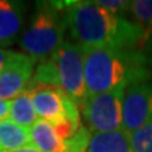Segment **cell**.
Wrapping results in <instances>:
<instances>
[{
    "mask_svg": "<svg viewBox=\"0 0 152 152\" xmlns=\"http://www.w3.org/2000/svg\"><path fill=\"white\" fill-rule=\"evenodd\" d=\"M67 26L71 38L83 48L138 50L148 39L140 24L96 1H67Z\"/></svg>",
    "mask_w": 152,
    "mask_h": 152,
    "instance_id": "6da1fadb",
    "label": "cell"
},
{
    "mask_svg": "<svg viewBox=\"0 0 152 152\" xmlns=\"http://www.w3.org/2000/svg\"><path fill=\"white\" fill-rule=\"evenodd\" d=\"M88 96L126 89L150 79L148 61L138 50L83 48Z\"/></svg>",
    "mask_w": 152,
    "mask_h": 152,
    "instance_id": "7a4b0ae2",
    "label": "cell"
},
{
    "mask_svg": "<svg viewBox=\"0 0 152 152\" xmlns=\"http://www.w3.org/2000/svg\"><path fill=\"white\" fill-rule=\"evenodd\" d=\"M36 84L52 85L62 89L81 107L88 99L83 47L65 39L48 58L36 66L29 85Z\"/></svg>",
    "mask_w": 152,
    "mask_h": 152,
    "instance_id": "3957f363",
    "label": "cell"
},
{
    "mask_svg": "<svg viewBox=\"0 0 152 152\" xmlns=\"http://www.w3.org/2000/svg\"><path fill=\"white\" fill-rule=\"evenodd\" d=\"M67 28V1H38L20 48L36 62H42L65 42Z\"/></svg>",
    "mask_w": 152,
    "mask_h": 152,
    "instance_id": "277c9868",
    "label": "cell"
},
{
    "mask_svg": "<svg viewBox=\"0 0 152 152\" xmlns=\"http://www.w3.org/2000/svg\"><path fill=\"white\" fill-rule=\"evenodd\" d=\"M38 119L47 121L52 124L71 122L80 126L79 105L62 89L52 85H28Z\"/></svg>",
    "mask_w": 152,
    "mask_h": 152,
    "instance_id": "5b68a950",
    "label": "cell"
},
{
    "mask_svg": "<svg viewBox=\"0 0 152 152\" xmlns=\"http://www.w3.org/2000/svg\"><path fill=\"white\" fill-rule=\"evenodd\" d=\"M123 95L124 89L88 96L81 113L89 131L93 133H110L122 129Z\"/></svg>",
    "mask_w": 152,
    "mask_h": 152,
    "instance_id": "8992f818",
    "label": "cell"
},
{
    "mask_svg": "<svg viewBox=\"0 0 152 152\" xmlns=\"http://www.w3.org/2000/svg\"><path fill=\"white\" fill-rule=\"evenodd\" d=\"M152 119V84L133 83L124 89L123 95L122 131L128 136Z\"/></svg>",
    "mask_w": 152,
    "mask_h": 152,
    "instance_id": "52a82bcc",
    "label": "cell"
},
{
    "mask_svg": "<svg viewBox=\"0 0 152 152\" xmlns=\"http://www.w3.org/2000/svg\"><path fill=\"white\" fill-rule=\"evenodd\" d=\"M36 64L26 53L12 51L0 72V99L10 102L24 91L34 75Z\"/></svg>",
    "mask_w": 152,
    "mask_h": 152,
    "instance_id": "ba28073f",
    "label": "cell"
},
{
    "mask_svg": "<svg viewBox=\"0 0 152 152\" xmlns=\"http://www.w3.org/2000/svg\"><path fill=\"white\" fill-rule=\"evenodd\" d=\"M83 124L71 122L52 124L47 121L38 119L31 127L32 145L41 152H69V142Z\"/></svg>",
    "mask_w": 152,
    "mask_h": 152,
    "instance_id": "9c48e42d",
    "label": "cell"
},
{
    "mask_svg": "<svg viewBox=\"0 0 152 152\" xmlns=\"http://www.w3.org/2000/svg\"><path fill=\"white\" fill-rule=\"evenodd\" d=\"M24 3L0 0V46H10L23 26Z\"/></svg>",
    "mask_w": 152,
    "mask_h": 152,
    "instance_id": "30bf717a",
    "label": "cell"
},
{
    "mask_svg": "<svg viewBox=\"0 0 152 152\" xmlns=\"http://www.w3.org/2000/svg\"><path fill=\"white\" fill-rule=\"evenodd\" d=\"M31 145V128L19 126L9 118L0 121V152L18 150Z\"/></svg>",
    "mask_w": 152,
    "mask_h": 152,
    "instance_id": "8fae6325",
    "label": "cell"
},
{
    "mask_svg": "<svg viewBox=\"0 0 152 152\" xmlns=\"http://www.w3.org/2000/svg\"><path fill=\"white\" fill-rule=\"evenodd\" d=\"M89 152H134L129 136L124 131L94 133L90 140Z\"/></svg>",
    "mask_w": 152,
    "mask_h": 152,
    "instance_id": "7c38bea8",
    "label": "cell"
},
{
    "mask_svg": "<svg viewBox=\"0 0 152 152\" xmlns=\"http://www.w3.org/2000/svg\"><path fill=\"white\" fill-rule=\"evenodd\" d=\"M9 119H12L17 124L23 126L26 128H31L38 121L31 93L27 89L19 96L12 100Z\"/></svg>",
    "mask_w": 152,
    "mask_h": 152,
    "instance_id": "4fadbf2b",
    "label": "cell"
},
{
    "mask_svg": "<svg viewBox=\"0 0 152 152\" xmlns=\"http://www.w3.org/2000/svg\"><path fill=\"white\" fill-rule=\"evenodd\" d=\"M129 14L132 20L143 28L147 36H152V0L132 1Z\"/></svg>",
    "mask_w": 152,
    "mask_h": 152,
    "instance_id": "5bb4252c",
    "label": "cell"
},
{
    "mask_svg": "<svg viewBox=\"0 0 152 152\" xmlns=\"http://www.w3.org/2000/svg\"><path fill=\"white\" fill-rule=\"evenodd\" d=\"M134 152H152V119L129 136Z\"/></svg>",
    "mask_w": 152,
    "mask_h": 152,
    "instance_id": "9a60e30c",
    "label": "cell"
},
{
    "mask_svg": "<svg viewBox=\"0 0 152 152\" xmlns=\"http://www.w3.org/2000/svg\"><path fill=\"white\" fill-rule=\"evenodd\" d=\"M95 1L107 10L122 17H127L132 4V1H127V0H95Z\"/></svg>",
    "mask_w": 152,
    "mask_h": 152,
    "instance_id": "2e32d148",
    "label": "cell"
},
{
    "mask_svg": "<svg viewBox=\"0 0 152 152\" xmlns=\"http://www.w3.org/2000/svg\"><path fill=\"white\" fill-rule=\"evenodd\" d=\"M10 103L12 100L8 102V100L0 99V121L9 118V114H10Z\"/></svg>",
    "mask_w": 152,
    "mask_h": 152,
    "instance_id": "e0dca14e",
    "label": "cell"
},
{
    "mask_svg": "<svg viewBox=\"0 0 152 152\" xmlns=\"http://www.w3.org/2000/svg\"><path fill=\"white\" fill-rule=\"evenodd\" d=\"M10 55H12V51L5 50V48H1V47H0V72L3 71L4 66H5L7 61H8L9 57H10Z\"/></svg>",
    "mask_w": 152,
    "mask_h": 152,
    "instance_id": "ac0fdd59",
    "label": "cell"
},
{
    "mask_svg": "<svg viewBox=\"0 0 152 152\" xmlns=\"http://www.w3.org/2000/svg\"><path fill=\"white\" fill-rule=\"evenodd\" d=\"M8 152H41L39 150H37L34 146H26V147H22V148H18V150H13V151H8Z\"/></svg>",
    "mask_w": 152,
    "mask_h": 152,
    "instance_id": "d6986e66",
    "label": "cell"
}]
</instances>
